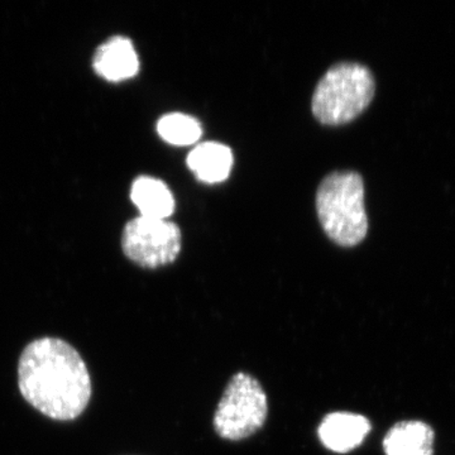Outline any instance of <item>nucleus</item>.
<instances>
[{"label":"nucleus","mask_w":455,"mask_h":455,"mask_svg":"<svg viewBox=\"0 0 455 455\" xmlns=\"http://www.w3.org/2000/svg\"><path fill=\"white\" fill-rule=\"evenodd\" d=\"M18 386L29 405L56 421L79 418L92 392L80 353L68 341L51 337L33 340L23 349Z\"/></svg>","instance_id":"f257e3e1"},{"label":"nucleus","mask_w":455,"mask_h":455,"mask_svg":"<svg viewBox=\"0 0 455 455\" xmlns=\"http://www.w3.org/2000/svg\"><path fill=\"white\" fill-rule=\"evenodd\" d=\"M316 211L323 229L335 243L353 247L366 238L364 182L352 171L326 176L317 188Z\"/></svg>","instance_id":"f03ea898"},{"label":"nucleus","mask_w":455,"mask_h":455,"mask_svg":"<svg viewBox=\"0 0 455 455\" xmlns=\"http://www.w3.org/2000/svg\"><path fill=\"white\" fill-rule=\"evenodd\" d=\"M374 90L376 84L370 68L355 62H341L329 68L317 84L314 116L325 125L346 124L370 106Z\"/></svg>","instance_id":"7ed1b4c3"},{"label":"nucleus","mask_w":455,"mask_h":455,"mask_svg":"<svg viewBox=\"0 0 455 455\" xmlns=\"http://www.w3.org/2000/svg\"><path fill=\"white\" fill-rule=\"evenodd\" d=\"M267 412V396L259 382L250 374L236 373L215 411V431L235 442L248 438L263 427Z\"/></svg>","instance_id":"20e7f679"},{"label":"nucleus","mask_w":455,"mask_h":455,"mask_svg":"<svg viewBox=\"0 0 455 455\" xmlns=\"http://www.w3.org/2000/svg\"><path fill=\"white\" fill-rule=\"evenodd\" d=\"M122 247L125 256L145 268H157L178 259L181 232L176 224L140 217L124 228Z\"/></svg>","instance_id":"39448f33"},{"label":"nucleus","mask_w":455,"mask_h":455,"mask_svg":"<svg viewBox=\"0 0 455 455\" xmlns=\"http://www.w3.org/2000/svg\"><path fill=\"white\" fill-rule=\"evenodd\" d=\"M367 418L352 412H331L317 429L320 442L334 453L346 454L358 448L371 431Z\"/></svg>","instance_id":"423d86ee"},{"label":"nucleus","mask_w":455,"mask_h":455,"mask_svg":"<svg viewBox=\"0 0 455 455\" xmlns=\"http://www.w3.org/2000/svg\"><path fill=\"white\" fill-rule=\"evenodd\" d=\"M92 66L108 82L118 83L136 76L140 60L132 41L116 36L99 47Z\"/></svg>","instance_id":"0eeeda50"},{"label":"nucleus","mask_w":455,"mask_h":455,"mask_svg":"<svg viewBox=\"0 0 455 455\" xmlns=\"http://www.w3.org/2000/svg\"><path fill=\"white\" fill-rule=\"evenodd\" d=\"M187 163L197 180L206 184H218L227 180L232 171V149L221 143H202L188 154Z\"/></svg>","instance_id":"6e6552de"},{"label":"nucleus","mask_w":455,"mask_h":455,"mask_svg":"<svg viewBox=\"0 0 455 455\" xmlns=\"http://www.w3.org/2000/svg\"><path fill=\"white\" fill-rule=\"evenodd\" d=\"M131 197L143 218L166 220L175 211V199L170 188L161 180L149 176L134 180Z\"/></svg>","instance_id":"1a4fd4ad"},{"label":"nucleus","mask_w":455,"mask_h":455,"mask_svg":"<svg viewBox=\"0 0 455 455\" xmlns=\"http://www.w3.org/2000/svg\"><path fill=\"white\" fill-rule=\"evenodd\" d=\"M387 455H433L434 431L421 421L395 425L383 442Z\"/></svg>","instance_id":"9d476101"},{"label":"nucleus","mask_w":455,"mask_h":455,"mask_svg":"<svg viewBox=\"0 0 455 455\" xmlns=\"http://www.w3.org/2000/svg\"><path fill=\"white\" fill-rule=\"evenodd\" d=\"M161 139L173 146H190L196 143L203 134L197 119L187 114L172 113L163 116L157 123Z\"/></svg>","instance_id":"9b49d317"}]
</instances>
